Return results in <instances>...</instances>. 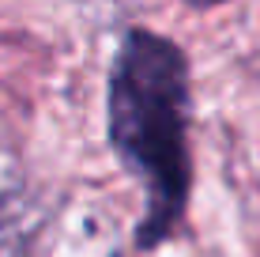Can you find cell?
<instances>
[{"label": "cell", "mask_w": 260, "mask_h": 257, "mask_svg": "<svg viewBox=\"0 0 260 257\" xmlns=\"http://www.w3.org/2000/svg\"><path fill=\"white\" fill-rule=\"evenodd\" d=\"M110 140L121 163L143 182L140 246L174 231L189 201V68L185 53L151 31H128L110 72Z\"/></svg>", "instance_id": "obj_1"}, {"label": "cell", "mask_w": 260, "mask_h": 257, "mask_svg": "<svg viewBox=\"0 0 260 257\" xmlns=\"http://www.w3.org/2000/svg\"><path fill=\"white\" fill-rule=\"evenodd\" d=\"M185 4H192V8H211V4H222V0H185Z\"/></svg>", "instance_id": "obj_2"}]
</instances>
